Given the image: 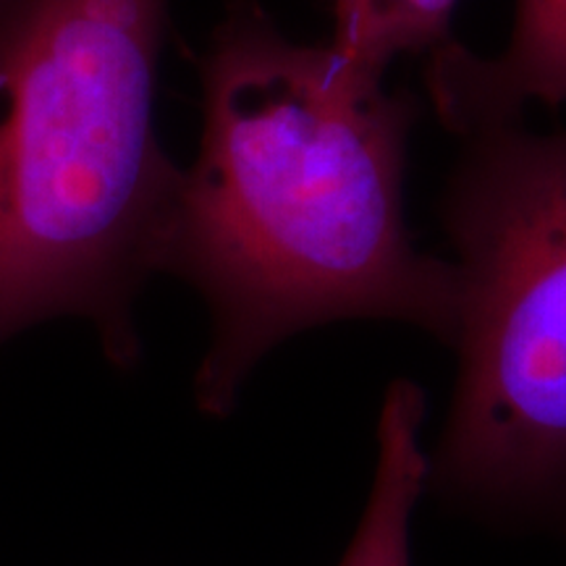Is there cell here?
<instances>
[{"instance_id":"1","label":"cell","mask_w":566,"mask_h":566,"mask_svg":"<svg viewBox=\"0 0 566 566\" xmlns=\"http://www.w3.org/2000/svg\"><path fill=\"white\" fill-rule=\"evenodd\" d=\"M202 139L181 168L163 273L197 289L210 346L202 412H229L275 346L352 317L412 323L454 342V263L405 223L420 101L384 71L283 34L258 0H229L197 59Z\"/></svg>"},{"instance_id":"2","label":"cell","mask_w":566,"mask_h":566,"mask_svg":"<svg viewBox=\"0 0 566 566\" xmlns=\"http://www.w3.org/2000/svg\"><path fill=\"white\" fill-rule=\"evenodd\" d=\"M168 0H0V344L82 317L139 357L181 168L155 132Z\"/></svg>"},{"instance_id":"3","label":"cell","mask_w":566,"mask_h":566,"mask_svg":"<svg viewBox=\"0 0 566 566\" xmlns=\"http://www.w3.org/2000/svg\"><path fill=\"white\" fill-rule=\"evenodd\" d=\"M443 192L459 375L428 483L491 516L566 506V132L464 134Z\"/></svg>"},{"instance_id":"4","label":"cell","mask_w":566,"mask_h":566,"mask_svg":"<svg viewBox=\"0 0 566 566\" xmlns=\"http://www.w3.org/2000/svg\"><path fill=\"white\" fill-rule=\"evenodd\" d=\"M433 111L459 137L522 122L530 103H566V0H516L514 30L499 55L446 42L424 66Z\"/></svg>"},{"instance_id":"5","label":"cell","mask_w":566,"mask_h":566,"mask_svg":"<svg viewBox=\"0 0 566 566\" xmlns=\"http://www.w3.org/2000/svg\"><path fill=\"white\" fill-rule=\"evenodd\" d=\"M422 391L412 380L388 386L378 417V457L365 512L338 566H412V514L428 485L420 443Z\"/></svg>"},{"instance_id":"6","label":"cell","mask_w":566,"mask_h":566,"mask_svg":"<svg viewBox=\"0 0 566 566\" xmlns=\"http://www.w3.org/2000/svg\"><path fill=\"white\" fill-rule=\"evenodd\" d=\"M334 45L354 61L386 71L396 55L433 53L451 42L457 0H331Z\"/></svg>"}]
</instances>
